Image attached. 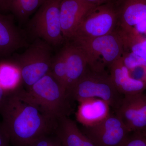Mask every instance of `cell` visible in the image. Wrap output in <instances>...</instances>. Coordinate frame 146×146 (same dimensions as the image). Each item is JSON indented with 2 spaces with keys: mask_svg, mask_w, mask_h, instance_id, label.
Listing matches in <instances>:
<instances>
[{
  "mask_svg": "<svg viewBox=\"0 0 146 146\" xmlns=\"http://www.w3.org/2000/svg\"><path fill=\"white\" fill-rule=\"evenodd\" d=\"M8 2V0H0V12L4 14L9 12Z\"/></svg>",
  "mask_w": 146,
  "mask_h": 146,
  "instance_id": "24",
  "label": "cell"
},
{
  "mask_svg": "<svg viewBox=\"0 0 146 146\" xmlns=\"http://www.w3.org/2000/svg\"><path fill=\"white\" fill-rule=\"evenodd\" d=\"M9 138L0 122V146H11Z\"/></svg>",
  "mask_w": 146,
  "mask_h": 146,
  "instance_id": "22",
  "label": "cell"
},
{
  "mask_svg": "<svg viewBox=\"0 0 146 146\" xmlns=\"http://www.w3.org/2000/svg\"><path fill=\"white\" fill-rule=\"evenodd\" d=\"M82 131L97 146H119L130 133L116 113Z\"/></svg>",
  "mask_w": 146,
  "mask_h": 146,
  "instance_id": "8",
  "label": "cell"
},
{
  "mask_svg": "<svg viewBox=\"0 0 146 146\" xmlns=\"http://www.w3.org/2000/svg\"><path fill=\"white\" fill-rule=\"evenodd\" d=\"M2 126L11 145L29 146L39 137L55 133L57 121L44 115L21 91L6 93L0 106Z\"/></svg>",
  "mask_w": 146,
  "mask_h": 146,
  "instance_id": "1",
  "label": "cell"
},
{
  "mask_svg": "<svg viewBox=\"0 0 146 146\" xmlns=\"http://www.w3.org/2000/svg\"><path fill=\"white\" fill-rule=\"evenodd\" d=\"M116 111L129 133L146 131V94L124 96Z\"/></svg>",
  "mask_w": 146,
  "mask_h": 146,
  "instance_id": "9",
  "label": "cell"
},
{
  "mask_svg": "<svg viewBox=\"0 0 146 146\" xmlns=\"http://www.w3.org/2000/svg\"><path fill=\"white\" fill-rule=\"evenodd\" d=\"M50 73L66 89V62L62 49L53 57Z\"/></svg>",
  "mask_w": 146,
  "mask_h": 146,
  "instance_id": "19",
  "label": "cell"
},
{
  "mask_svg": "<svg viewBox=\"0 0 146 146\" xmlns=\"http://www.w3.org/2000/svg\"><path fill=\"white\" fill-rule=\"evenodd\" d=\"M109 70L112 82L123 96L135 95L146 91V81L134 78L131 75L123 56L112 63Z\"/></svg>",
  "mask_w": 146,
  "mask_h": 146,
  "instance_id": "14",
  "label": "cell"
},
{
  "mask_svg": "<svg viewBox=\"0 0 146 146\" xmlns=\"http://www.w3.org/2000/svg\"><path fill=\"white\" fill-rule=\"evenodd\" d=\"M55 133L62 146H97L68 117L57 120Z\"/></svg>",
  "mask_w": 146,
  "mask_h": 146,
  "instance_id": "16",
  "label": "cell"
},
{
  "mask_svg": "<svg viewBox=\"0 0 146 146\" xmlns=\"http://www.w3.org/2000/svg\"><path fill=\"white\" fill-rule=\"evenodd\" d=\"M91 5L82 0H62L60 5V21L65 41L72 39L77 28L84 14Z\"/></svg>",
  "mask_w": 146,
  "mask_h": 146,
  "instance_id": "12",
  "label": "cell"
},
{
  "mask_svg": "<svg viewBox=\"0 0 146 146\" xmlns=\"http://www.w3.org/2000/svg\"><path fill=\"white\" fill-rule=\"evenodd\" d=\"M119 146H146V132H131Z\"/></svg>",
  "mask_w": 146,
  "mask_h": 146,
  "instance_id": "20",
  "label": "cell"
},
{
  "mask_svg": "<svg viewBox=\"0 0 146 146\" xmlns=\"http://www.w3.org/2000/svg\"><path fill=\"white\" fill-rule=\"evenodd\" d=\"M61 145L60 143H59L57 144V145H55L54 146H61Z\"/></svg>",
  "mask_w": 146,
  "mask_h": 146,
  "instance_id": "26",
  "label": "cell"
},
{
  "mask_svg": "<svg viewBox=\"0 0 146 146\" xmlns=\"http://www.w3.org/2000/svg\"><path fill=\"white\" fill-rule=\"evenodd\" d=\"M61 1H46L39 7L28 25L32 35L53 46H59L65 41L60 25Z\"/></svg>",
  "mask_w": 146,
  "mask_h": 146,
  "instance_id": "7",
  "label": "cell"
},
{
  "mask_svg": "<svg viewBox=\"0 0 146 146\" xmlns=\"http://www.w3.org/2000/svg\"><path fill=\"white\" fill-rule=\"evenodd\" d=\"M93 5H99L115 1V0H82Z\"/></svg>",
  "mask_w": 146,
  "mask_h": 146,
  "instance_id": "23",
  "label": "cell"
},
{
  "mask_svg": "<svg viewBox=\"0 0 146 146\" xmlns=\"http://www.w3.org/2000/svg\"><path fill=\"white\" fill-rule=\"evenodd\" d=\"M82 49L88 67L92 71L106 72V68L123 56L125 51V39L117 28L110 34L91 39L71 40Z\"/></svg>",
  "mask_w": 146,
  "mask_h": 146,
  "instance_id": "3",
  "label": "cell"
},
{
  "mask_svg": "<svg viewBox=\"0 0 146 146\" xmlns=\"http://www.w3.org/2000/svg\"><path fill=\"white\" fill-rule=\"evenodd\" d=\"M46 1L8 0L9 11L20 23H24Z\"/></svg>",
  "mask_w": 146,
  "mask_h": 146,
  "instance_id": "18",
  "label": "cell"
},
{
  "mask_svg": "<svg viewBox=\"0 0 146 146\" xmlns=\"http://www.w3.org/2000/svg\"><path fill=\"white\" fill-rule=\"evenodd\" d=\"M6 94V93L5 91L0 86V106H1V104L5 97Z\"/></svg>",
  "mask_w": 146,
  "mask_h": 146,
  "instance_id": "25",
  "label": "cell"
},
{
  "mask_svg": "<svg viewBox=\"0 0 146 146\" xmlns=\"http://www.w3.org/2000/svg\"><path fill=\"white\" fill-rule=\"evenodd\" d=\"M118 27L130 35L146 22V0H117Z\"/></svg>",
  "mask_w": 146,
  "mask_h": 146,
  "instance_id": "10",
  "label": "cell"
},
{
  "mask_svg": "<svg viewBox=\"0 0 146 146\" xmlns=\"http://www.w3.org/2000/svg\"><path fill=\"white\" fill-rule=\"evenodd\" d=\"M22 77L20 69L12 61L0 62V86L6 93L21 88Z\"/></svg>",
  "mask_w": 146,
  "mask_h": 146,
  "instance_id": "17",
  "label": "cell"
},
{
  "mask_svg": "<svg viewBox=\"0 0 146 146\" xmlns=\"http://www.w3.org/2000/svg\"><path fill=\"white\" fill-rule=\"evenodd\" d=\"M67 42L62 49L66 62V89L69 95L73 86L86 73L89 67L86 56L81 48L72 41Z\"/></svg>",
  "mask_w": 146,
  "mask_h": 146,
  "instance_id": "13",
  "label": "cell"
},
{
  "mask_svg": "<svg viewBox=\"0 0 146 146\" xmlns=\"http://www.w3.org/2000/svg\"><path fill=\"white\" fill-rule=\"evenodd\" d=\"M21 91L24 96L51 119L57 121L68 117L72 112V99L67 90L50 72L27 90L21 88Z\"/></svg>",
  "mask_w": 146,
  "mask_h": 146,
  "instance_id": "2",
  "label": "cell"
},
{
  "mask_svg": "<svg viewBox=\"0 0 146 146\" xmlns=\"http://www.w3.org/2000/svg\"><path fill=\"white\" fill-rule=\"evenodd\" d=\"M53 56L51 46L37 38L23 52L14 57L12 61L20 69L22 82L27 89L50 72Z\"/></svg>",
  "mask_w": 146,
  "mask_h": 146,
  "instance_id": "5",
  "label": "cell"
},
{
  "mask_svg": "<svg viewBox=\"0 0 146 146\" xmlns=\"http://www.w3.org/2000/svg\"><path fill=\"white\" fill-rule=\"evenodd\" d=\"M145 132H146V131H145Z\"/></svg>",
  "mask_w": 146,
  "mask_h": 146,
  "instance_id": "29",
  "label": "cell"
},
{
  "mask_svg": "<svg viewBox=\"0 0 146 146\" xmlns=\"http://www.w3.org/2000/svg\"><path fill=\"white\" fill-rule=\"evenodd\" d=\"M110 106L100 99L90 98L80 102L76 118L83 127L98 123L110 114Z\"/></svg>",
  "mask_w": 146,
  "mask_h": 146,
  "instance_id": "15",
  "label": "cell"
},
{
  "mask_svg": "<svg viewBox=\"0 0 146 146\" xmlns=\"http://www.w3.org/2000/svg\"><path fill=\"white\" fill-rule=\"evenodd\" d=\"M71 99L79 102L90 98L104 101L115 110L121 104L124 96L112 82L109 74L98 73L88 68L86 73L73 86L69 93Z\"/></svg>",
  "mask_w": 146,
  "mask_h": 146,
  "instance_id": "4",
  "label": "cell"
},
{
  "mask_svg": "<svg viewBox=\"0 0 146 146\" xmlns=\"http://www.w3.org/2000/svg\"><path fill=\"white\" fill-rule=\"evenodd\" d=\"M60 143V141L54 133L39 137L29 146H54Z\"/></svg>",
  "mask_w": 146,
  "mask_h": 146,
  "instance_id": "21",
  "label": "cell"
},
{
  "mask_svg": "<svg viewBox=\"0 0 146 146\" xmlns=\"http://www.w3.org/2000/svg\"><path fill=\"white\" fill-rule=\"evenodd\" d=\"M117 28V10L113 1L90 8L82 18L70 41L104 36Z\"/></svg>",
  "mask_w": 146,
  "mask_h": 146,
  "instance_id": "6",
  "label": "cell"
},
{
  "mask_svg": "<svg viewBox=\"0 0 146 146\" xmlns=\"http://www.w3.org/2000/svg\"><path fill=\"white\" fill-rule=\"evenodd\" d=\"M145 93L146 94V91H145Z\"/></svg>",
  "mask_w": 146,
  "mask_h": 146,
  "instance_id": "27",
  "label": "cell"
},
{
  "mask_svg": "<svg viewBox=\"0 0 146 146\" xmlns=\"http://www.w3.org/2000/svg\"><path fill=\"white\" fill-rule=\"evenodd\" d=\"M14 18L12 14L0 12V60L9 57L27 45L23 33L14 23Z\"/></svg>",
  "mask_w": 146,
  "mask_h": 146,
  "instance_id": "11",
  "label": "cell"
},
{
  "mask_svg": "<svg viewBox=\"0 0 146 146\" xmlns=\"http://www.w3.org/2000/svg\"><path fill=\"white\" fill-rule=\"evenodd\" d=\"M61 146H62V145H61Z\"/></svg>",
  "mask_w": 146,
  "mask_h": 146,
  "instance_id": "28",
  "label": "cell"
}]
</instances>
